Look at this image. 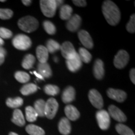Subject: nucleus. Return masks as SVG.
Segmentation results:
<instances>
[{
	"label": "nucleus",
	"mask_w": 135,
	"mask_h": 135,
	"mask_svg": "<svg viewBox=\"0 0 135 135\" xmlns=\"http://www.w3.org/2000/svg\"><path fill=\"white\" fill-rule=\"evenodd\" d=\"M102 12L108 23L115 26L121 20V13L115 3L111 1H104L102 5Z\"/></svg>",
	"instance_id": "nucleus-1"
},
{
	"label": "nucleus",
	"mask_w": 135,
	"mask_h": 135,
	"mask_svg": "<svg viewBox=\"0 0 135 135\" xmlns=\"http://www.w3.org/2000/svg\"><path fill=\"white\" fill-rule=\"evenodd\" d=\"M18 25L22 31L30 33L38 29L39 22L33 16H26L19 20Z\"/></svg>",
	"instance_id": "nucleus-2"
},
{
	"label": "nucleus",
	"mask_w": 135,
	"mask_h": 135,
	"mask_svg": "<svg viewBox=\"0 0 135 135\" xmlns=\"http://www.w3.org/2000/svg\"><path fill=\"white\" fill-rule=\"evenodd\" d=\"M13 45L19 50H27L31 46L32 42L30 37L23 34L16 35L12 41Z\"/></svg>",
	"instance_id": "nucleus-3"
},
{
	"label": "nucleus",
	"mask_w": 135,
	"mask_h": 135,
	"mask_svg": "<svg viewBox=\"0 0 135 135\" xmlns=\"http://www.w3.org/2000/svg\"><path fill=\"white\" fill-rule=\"evenodd\" d=\"M40 7L43 14L48 18L55 16L57 9L55 0H41Z\"/></svg>",
	"instance_id": "nucleus-4"
},
{
	"label": "nucleus",
	"mask_w": 135,
	"mask_h": 135,
	"mask_svg": "<svg viewBox=\"0 0 135 135\" xmlns=\"http://www.w3.org/2000/svg\"><path fill=\"white\" fill-rule=\"evenodd\" d=\"M58 103L53 98L48 99L45 104V115L47 118L52 119L55 118L58 109Z\"/></svg>",
	"instance_id": "nucleus-5"
},
{
	"label": "nucleus",
	"mask_w": 135,
	"mask_h": 135,
	"mask_svg": "<svg viewBox=\"0 0 135 135\" xmlns=\"http://www.w3.org/2000/svg\"><path fill=\"white\" fill-rule=\"evenodd\" d=\"M96 117L98 121V124L103 130L108 129L110 125V116L107 111L104 109H101L97 111Z\"/></svg>",
	"instance_id": "nucleus-6"
},
{
	"label": "nucleus",
	"mask_w": 135,
	"mask_h": 135,
	"mask_svg": "<svg viewBox=\"0 0 135 135\" xmlns=\"http://www.w3.org/2000/svg\"><path fill=\"white\" fill-rule=\"evenodd\" d=\"M129 54L125 50H121L118 52L114 59V65L116 68L123 69L129 61Z\"/></svg>",
	"instance_id": "nucleus-7"
},
{
	"label": "nucleus",
	"mask_w": 135,
	"mask_h": 135,
	"mask_svg": "<svg viewBox=\"0 0 135 135\" xmlns=\"http://www.w3.org/2000/svg\"><path fill=\"white\" fill-rule=\"evenodd\" d=\"M89 100L94 107L98 109H101L103 107V99L101 94L97 89H92L88 94Z\"/></svg>",
	"instance_id": "nucleus-8"
},
{
	"label": "nucleus",
	"mask_w": 135,
	"mask_h": 135,
	"mask_svg": "<svg viewBox=\"0 0 135 135\" xmlns=\"http://www.w3.org/2000/svg\"><path fill=\"white\" fill-rule=\"evenodd\" d=\"M60 50L62 56L66 60L74 58L78 53L73 44L70 41H65L62 44L61 46H60Z\"/></svg>",
	"instance_id": "nucleus-9"
},
{
	"label": "nucleus",
	"mask_w": 135,
	"mask_h": 135,
	"mask_svg": "<svg viewBox=\"0 0 135 135\" xmlns=\"http://www.w3.org/2000/svg\"><path fill=\"white\" fill-rule=\"evenodd\" d=\"M109 115L111 116L114 120L118 122L123 123L125 122L127 119V118L124 113L114 105H110L108 108Z\"/></svg>",
	"instance_id": "nucleus-10"
},
{
	"label": "nucleus",
	"mask_w": 135,
	"mask_h": 135,
	"mask_svg": "<svg viewBox=\"0 0 135 135\" xmlns=\"http://www.w3.org/2000/svg\"><path fill=\"white\" fill-rule=\"evenodd\" d=\"M107 95L109 98L114 99L119 103H122L126 99L127 94L121 89L109 88L107 90Z\"/></svg>",
	"instance_id": "nucleus-11"
},
{
	"label": "nucleus",
	"mask_w": 135,
	"mask_h": 135,
	"mask_svg": "<svg viewBox=\"0 0 135 135\" xmlns=\"http://www.w3.org/2000/svg\"><path fill=\"white\" fill-rule=\"evenodd\" d=\"M81 18L78 15H74L68 20L66 28L71 32H75L79 29L81 24Z\"/></svg>",
	"instance_id": "nucleus-12"
},
{
	"label": "nucleus",
	"mask_w": 135,
	"mask_h": 135,
	"mask_svg": "<svg viewBox=\"0 0 135 135\" xmlns=\"http://www.w3.org/2000/svg\"><path fill=\"white\" fill-rule=\"evenodd\" d=\"M78 38L82 45L88 49H92L93 47V41L89 33L85 30H80L78 32Z\"/></svg>",
	"instance_id": "nucleus-13"
},
{
	"label": "nucleus",
	"mask_w": 135,
	"mask_h": 135,
	"mask_svg": "<svg viewBox=\"0 0 135 135\" xmlns=\"http://www.w3.org/2000/svg\"><path fill=\"white\" fill-rule=\"evenodd\" d=\"M82 61L79 56L78 54H76L74 58L66 61L67 68L68 70L73 73L76 72L82 66Z\"/></svg>",
	"instance_id": "nucleus-14"
},
{
	"label": "nucleus",
	"mask_w": 135,
	"mask_h": 135,
	"mask_svg": "<svg viewBox=\"0 0 135 135\" xmlns=\"http://www.w3.org/2000/svg\"><path fill=\"white\" fill-rule=\"evenodd\" d=\"M93 74L97 80H101L104 76V63L100 59H98L94 62L93 66Z\"/></svg>",
	"instance_id": "nucleus-15"
},
{
	"label": "nucleus",
	"mask_w": 135,
	"mask_h": 135,
	"mask_svg": "<svg viewBox=\"0 0 135 135\" xmlns=\"http://www.w3.org/2000/svg\"><path fill=\"white\" fill-rule=\"evenodd\" d=\"M65 113L69 120L75 121L80 116V113L77 108L71 104H68L65 107Z\"/></svg>",
	"instance_id": "nucleus-16"
},
{
	"label": "nucleus",
	"mask_w": 135,
	"mask_h": 135,
	"mask_svg": "<svg viewBox=\"0 0 135 135\" xmlns=\"http://www.w3.org/2000/svg\"><path fill=\"white\" fill-rule=\"evenodd\" d=\"M75 89L73 87L68 86L66 88L62 94V101L67 104L72 102L75 99Z\"/></svg>",
	"instance_id": "nucleus-17"
},
{
	"label": "nucleus",
	"mask_w": 135,
	"mask_h": 135,
	"mask_svg": "<svg viewBox=\"0 0 135 135\" xmlns=\"http://www.w3.org/2000/svg\"><path fill=\"white\" fill-rule=\"evenodd\" d=\"M58 129L61 134L63 135L70 134L71 131V126L70 120L67 118H63L61 119L58 124Z\"/></svg>",
	"instance_id": "nucleus-18"
},
{
	"label": "nucleus",
	"mask_w": 135,
	"mask_h": 135,
	"mask_svg": "<svg viewBox=\"0 0 135 135\" xmlns=\"http://www.w3.org/2000/svg\"><path fill=\"white\" fill-rule=\"evenodd\" d=\"M36 53L37 58H38L40 63H44L48 61L49 53L46 47L42 46V45L38 46L36 48Z\"/></svg>",
	"instance_id": "nucleus-19"
},
{
	"label": "nucleus",
	"mask_w": 135,
	"mask_h": 135,
	"mask_svg": "<svg viewBox=\"0 0 135 135\" xmlns=\"http://www.w3.org/2000/svg\"><path fill=\"white\" fill-rule=\"evenodd\" d=\"M38 73L40 74L44 78H49L52 76V71L49 64L47 63H40L38 65Z\"/></svg>",
	"instance_id": "nucleus-20"
},
{
	"label": "nucleus",
	"mask_w": 135,
	"mask_h": 135,
	"mask_svg": "<svg viewBox=\"0 0 135 135\" xmlns=\"http://www.w3.org/2000/svg\"><path fill=\"white\" fill-rule=\"evenodd\" d=\"M11 121L18 126H23L25 124V119L22 111L19 109H15L13 114Z\"/></svg>",
	"instance_id": "nucleus-21"
},
{
	"label": "nucleus",
	"mask_w": 135,
	"mask_h": 135,
	"mask_svg": "<svg viewBox=\"0 0 135 135\" xmlns=\"http://www.w3.org/2000/svg\"><path fill=\"white\" fill-rule=\"evenodd\" d=\"M72 13L73 8L70 5H63L60 8V16L61 20H68L72 16Z\"/></svg>",
	"instance_id": "nucleus-22"
},
{
	"label": "nucleus",
	"mask_w": 135,
	"mask_h": 135,
	"mask_svg": "<svg viewBox=\"0 0 135 135\" xmlns=\"http://www.w3.org/2000/svg\"><path fill=\"white\" fill-rule=\"evenodd\" d=\"M45 104H46V102L41 99L35 101V104H34V109H35L38 116H40V117L45 116Z\"/></svg>",
	"instance_id": "nucleus-23"
},
{
	"label": "nucleus",
	"mask_w": 135,
	"mask_h": 135,
	"mask_svg": "<svg viewBox=\"0 0 135 135\" xmlns=\"http://www.w3.org/2000/svg\"><path fill=\"white\" fill-rule=\"evenodd\" d=\"M38 86L34 83H28L25 84L20 89V92L23 95L28 96L35 93L38 90Z\"/></svg>",
	"instance_id": "nucleus-24"
},
{
	"label": "nucleus",
	"mask_w": 135,
	"mask_h": 135,
	"mask_svg": "<svg viewBox=\"0 0 135 135\" xmlns=\"http://www.w3.org/2000/svg\"><path fill=\"white\" fill-rule=\"evenodd\" d=\"M35 61H36L35 57L33 55L28 54L25 56L23 61H22L21 65L23 68L26 69V70H30L33 68Z\"/></svg>",
	"instance_id": "nucleus-25"
},
{
	"label": "nucleus",
	"mask_w": 135,
	"mask_h": 135,
	"mask_svg": "<svg viewBox=\"0 0 135 135\" xmlns=\"http://www.w3.org/2000/svg\"><path fill=\"white\" fill-rule=\"evenodd\" d=\"M26 131L30 135H45V132L43 128L35 124H30L26 127Z\"/></svg>",
	"instance_id": "nucleus-26"
},
{
	"label": "nucleus",
	"mask_w": 135,
	"mask_h": 135,
	"mask_svg": "<svg viewBox=\"0 0 135 135\" xmlns=\"http://www.w3.org/2000/svg\"><path fill=\"white\" fill-rule=\"evenodd\" d=\"M78 55L81 60L82 63H89L92 59V56L91 53L88 51L86 49L84 48H80L79 49Z\"/></svg>",
	"instance_id": "nucleus-27"
},
{
	"label": "nucleus",
	"mask_w": 135,
	"mask_h": 135,
	"mask_svg": "<svg viewBox=\"0 0 135 135\" xmlns=\"http://www.w3.org/2000/svg\"><path fill=\"white\" fill-rule=\"evenodd\" d=\"M6 104L11 108H17L21 106L23 104V99L20 97H16L15 98H8L6 101Z\"/></svg>",
	"instance_id": "nucleus-28"
},
{
	"label": "nucleus",
	"mask_w": 135,
	"mask_h": 135,
	"mask_svg": "<svg viewBox=\"0 0 135 135\" xmlns=\"http://www.w3.org/2000/svg\"><path fill=\"white\" fill-rule=\"evenodd\" d=\"M26 111V120L29 122H34L36 120L38 117V114L32 106H28L25 109Z\"/></svg>",
	"instance_id": "nucleus-29"
},
{
	"label": "nucleus",
	"mask_w": 135,
	"mask_h": 135,
	"mask_svg": "<svg viewBox=\"0 0 135 135\" xmlns=\"http://www.w3.org/2000/svg\"><path fill=\"white\" fill-rule=\"evenodd\" d=\"M116 130L120 135H134V133L130 128L121 123L116 124Z\"/></svg>",
	"instance_id": "nucleus-30"
},
{
	"label": "nucleus",
	"mask_w": 135,
	"mask_h": 135,
	"mask_svg": "<svg viewBox=\"0 0 135 135\" xmlns=\"http://www.w3.org/2000/svg\"><path fill=\"white\" fill-rule=\"evenodd\" d=\"M46 49L48 50V53H54L56 51L60 50V45L58 42L55 41V40L50 39L48 40L46 43Z\"/></svg>",
	"instance_id": "nucleus-31"
},
{
	"label": "nucleus",
	"mask_w": 135,
	"mask_h": 135,
	"mask_svg": "<svg viewBox=\"0 0 135 135\" xmlns=\"http://www.w3.org/2000/svg\"><path fill=\"white\" fill-rule=\"evenodd\" d=\"M45 93L50 96H56L60 93V88L58 86L53 84H47L44 88Z\"/></svg>",
	"instance_id": "nucleus-32"
},
{
	"label": "nucleus",
	"mask_w": 135,
	"mask_h": 135,
	"mask_svg": "<svg viewBox=\"0 0 135 135\" xmlns=\"http://www.w3.org/2000/svg\"><path fill=\"white\" fill-rule=\"evenodd\" d=\"M15 79L18 82L21 83H25L29 81L30 80V76L28 73L24 71H17L15 74Z\"/></svg>",
	"instance_id": "nucleus-33"
},
{
	"label": "nucleus",
	"mask_w": 135,
	"mask_h": 135,
	"mask_svg": "<svg viewBox=\"0 0 135 135\" xmlns=\"http://www.w3.org/2000/svg\"><path fill=\"white\" fill-rule=\"evenodd\" d=\"M44 29L48 34L50 35H55L56 31V29L55 25L53 24L52 22L50 21H45L43 23Z\"/></svg>",
	"instance_id": "nucleus-34"
},
{
	"label": "nucleus",
	"mask_w": 135,
	"mask_h": 135,
	"mask_svg": "<svg viewBox=\"0 0 135 135\" xmlns=\"http://www.w3.org/2000/svg\"><path fill=\"white\" fill-rule=\"evenodd\" d=\"M13 12L9 9H1L0 8V19L9 20L12 18Z\"/></svg>",
	"instance_id": "nucleus-35"
},
{
	"label": "nucleus",
	"mask_w": 135,
	"mask_h": 135,
	"mask_svg": "<svg viewBox=\"0 0 135 135\" xmlns=\"http://www.w3.org/2000/svg\"><path fill=\"white\" fill-rule=\"evenodd\" d=\"M126 30L130 33H134L135 31V15H131L129 22L126 25Z\"/></svg>",
	"instance_id": "nucleus-36"
},
{
	"label": "nucleus",
	"mask_w": 135,
	"mask_h": 135,
	"mask_svg": "<svg viewBox=\"0 0 135 135\" xmlns=\"http://www.w3.org/2000/svg\"><path fill=\"white\" fill-rule=\"evenodd\" d=\"M13 36V33L9 30L5 28H0V38L2 39H9Z\"/></svg>",
	"instance_id": "nucleus-37"
},
{
	"label": "nucleus",
	"mask_w": 135,
	"mask_h": 135,
	"mask_svg": "<svg viewBox=\"0 0 135 135\" xmlns=\"http://www.w3.org/2000/svg\"><path fill=\"white\" fill-rule=\"evenodd\" d=\"M73 3L76 6H79V7H84L87 4L86 1L84 0H73Z\"/></svg>",
	"instance_id": "nucleus-38"
},
{
	"label": "nucleus",
	"mask_w": 135,
	"mask_h": 135,
	"mask_svg": "<svg viewBox=\"0 0 135 135\" xmlns=\"http://www.w3.org/2000/svg\"><path fill=\"white\" fill-rule=\"evenodd\" d=\"M129 76H130L131 82L134 84H135V70L134 68L131 69V70L130 73H129Z\"/></svg>",
	"instance_id": "nucleus-39"
},
{
	"label": "nucleus",
	"mask_w": 135,
	"mask_h": 135,
	"mask_svg": "<svg viewBox=\"0 0 135 135\" xmlns=\"http://www.w3.org/2000/svg\"><path fill=\"white\" fill-rule=\"evenodd\" d=\"M0 55H3L4 56L6 55V51L2 46H0Z\"/></svg>",
	"instance_id": "nucleus-40"
},
{
	"label": "nucleus",
	"mask_w": 135,
	"mask_h": 135,
	"mask_svg": "<svg viewBox=\"0 0 135 135\" xmlns=\"http://www.w3.org/2000/svg\"><path fill=\"white\" fill-rule=\"evenodd\" d=\"M33 74H34V75H35V76H36L37 78H38V79H40V80H45V78H43V76H41V75H40V74H39L38 72L35 71L33 72Z\"/></svg>",
	"instance_id": "nucleus-41"
},
{
	"label": "nucleus",
	"mask_w": 135,
	"mask_h": 135,
	"mask_svg": "<svg viewBox=\"0 0 135 135\" xmlns=\"http://www.w3.org/2000/svg\"><path fill=\"white\" fill-rule=\"evenodd\" d=\"M22 3H23V4H25V6H30V5L31 4L32 1H31V0H23V1H22Z\"/></svg>",
	"instance_id": "nucleus-42"
},
{
	"label": "nucleus",
	"mask_w": 135,
	"mask_h": 135,
	"mask_svg": "<svg viewBox=\"0 0 135 135\" xmlns=\"http://www.w3.org/2000/svg\"><path fill=\"white\" fill-rule=\"evenodd\" d=\"M56 7L59 8L60 6L61 7V5L63 4L64 1H61V0H56Z\"/></svg>",
	"instance_id": "nucleus-43"
},
{
	"label": "nucleus",
	"mask_w": 135,
	"mask_h": 135,
	"mask_svg": "<svg viewBox=\"0 0 135 135\" xmlns=\"http://www.w3.org/2000/svg\"><path fill=\"white\" fill-rule=\"evenodd\" d=\"M4 57L3 55H0V65H1L4 61Z\"/></svg>",
	"instance_id": "nucleus-44"
},
{
	"label": "nucleus",
	"mask_w": 135,
	"mask_h": 135,
	"mask_svg": "<svg viewBox=\"0 0 135 135\" xmlns=\"http://www.w3.org/2000/svg\"><path fill=\"white\" fill-rule=\"evenodd\" d=\"M4 45V41L1 38H0V46H2Z\"/></svg>",
	"instance_id": "nucleus-45"
},
{
	"label": "nucleus",
	"mask_w": 135,
	"mask_h": 135,
	"mask_svg": "<svg viewBox=\"0 0 135 135\" xmlns=\"http://www.w3.org/2000/svg\"><path fill=\"white\" fill-rule=\"evenodd\" d=\"M9 135H19V134H16V133H15L14 132H11V133H9Z\"/></svg>",
	"instance_id": "nucleus-46"
},
{
	"label": "nucleus",
	"mask_w": 135,
	"mask_h": 135,
	"mask_svg": "<svg viewBox=\"0 0 135 135\" xmlns=\"http://www.w3.org/2000/svg\"><path fill=\"white\" fill-rule=\"evenodd\" d=\"M55 62H58V60H57L56 57H55Z\"/></svg>",
	"instance_id": "nucleus-47"
},
{
	"label": "nucleus",
	"mask_w": 135,
	"mask_h": 135,
	"mask_svg": "<svg viewBox=\"0 0 135 135\" xmlns=\"http://www.w3.org/2000/svg\"><path fill=\"white\" fill-rule=\"evenodd\" d=\"M0 1H1V2H5V0H0Z\"/></svg>",
	"instance_id": "nucleus-48"
}]
</instances>
